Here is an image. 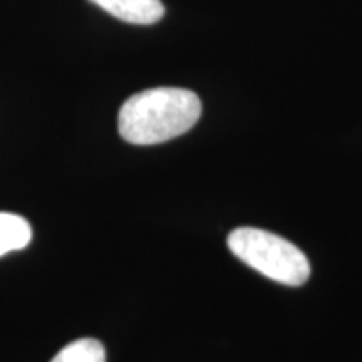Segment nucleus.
Listing matches in <instances>:
<instances>
[{
  "label": "nucleus",
  "mask_w": 362,
  "mask_h": 362,
  "mask_svg": "<svg viewBox=\"0 0 362 362\" xmlns=\"http://www.w3.org/2000/svg\"><path fill=\"white\" fill-rule=\"evenodd\" d=\"M200 98L181 88L146 89L131 96L119 110L117 129L131 144L148 146L170 141L197 124Z\"/></svg>",
  "instance_id": "f257e3e1"
},
{
  "label": "nucleus",
  "mask_w": 362,
  "mask_h": 362,
  "mask_svg": "<svg viewBox=\"0 0 362 362\" xmlns=\"http://www.w3.org/2000/svg\"><path fill=\"white\" fill-rule=\"evenodd\" d=\"M228 248L243 264L275 282L297 287L307 282L310 264L305 253L279 235L240 226L228 235Z\"/></svg>",
  "instance_id": "f03ea898"
},
{
  "label": "nucleus",
  "mask_w": 362,
  "mask_h": 362,
  "mask_svg": "<svg viewBox=\"0 0 362 362\" xmlns=\"http://www.w3.org/2000/svg\"><path fill=\"white\" fill-rule=\"evenodd\" d=\"M90 2L128 24L151 25L165 16V6L161 0H90Z\"/></svg>",
  "instance_id": "7ed1b4c3"
},
{
  "label": "nucleus",
  "mask_w": 362,
  "mask_h": 362,
  "mask_svg": "<svg viewBox=\"0 0 362 362\" xmlns=\"http://www.w3.org/2000/svg\"><path fill=\"white\" fill-rule=\"evenodd\" d=\"M30 238L33 228L24 216L0 211V257L25 248Z\"/></svg>",
  "instance_id": "20e7f679"
},
{
  "label": "nucleus",
  "mask_w": 362,
  "mask_h": 362,
  "mask_svg": "<svg viewBox=\"0 0 362 362\" xmlns=\"http://www.w3.org/2000/svg\"><path fill=\"white\" fill-rule=\"evenodd\" d=\"M51 362H106V351L96 339L84 337L67 344Z\"/></svg>",
  "instance_id": "39448f33"
}]
</instances>
